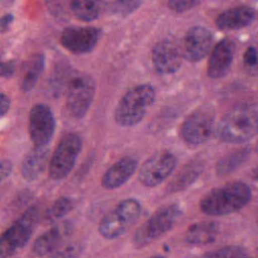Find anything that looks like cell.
Returning a JSON list of instances; mask_svg holds the SVG:
<instances>
[{"instance_id":"8d00e7d4","label":"cell","mask_w":258,"mask_h":258,"mask_svg":"<svg viewBox=\"0 0 258 258\" xmlns=\"http://www.w3.org/2000/svg\"><path fill=\"white\" fill-rule=\"evenodd\" d=\"M257 225H258V217H257Z\"/></svg>"},{"instance_id":"cb8c5ba5","label":"cell","mask_w":258,"mask_h":258,"mask_svg":"<svg viewBox=\"0 0 258 258\" xmlns=\"http://www.w3.org/2000/svg\"><path fill=\"white\" fill-rule=\"evenodd\" d=\"M71 10L73 14L81 21L91 22L99 18L101 7L95 1L76 0L71 2Z\"/></svg>"},{"instance_id":"1f68e13d","label":"cell","mask_w":258,"mask_h":258,"mask_svg":"<svg viewBox=\"0 0 258 258\" xmlns=\"http://www.w3.org/2000/svg\"><path fill=\"white\" fill-rule=\"evenodd\" d=\"M10 105H11L10 98L6 94L0 92V118H2L7 114V112L10 109Z\"/></svg>"},{"instance_id":"d4e9b609","label":"cell","mask_w":258,"mask_h":258,"mask_svg":"<svg viewBox=\"0 0 258 258\" xmlns=\"http://www.w3.org/2000/svg\"><path fill=\"white\" fill-rule=\"evenodd\" d=\"M74 208V200L69 197L58 198L46 211L45 220L47 222H55L67 216Z\"/></svg>"},{"instance_id":"4fadbf2b","label":"cell","mask_w":258,"mask_h":258,"mask_svg":"<svg viewBox=\"0 0 258 258\" xmlns=\"http://www.w3.org/2000/svg\"><path fill=\"white\" fill-rule=\"evenodd\" d=\"M101 34V29L94 26H71L62 30L59 42L67 50L83 54L95 48Z\"/></svg>"},{"instance_id":"30bf717a","label":"cell","mask_w":258,"mask_h":258,"mask_svg":"<svg viewBox=\"0 0 258 258\" xmlns=\"http://www.w3.org/2000/svg\"><path fill=\"white\" fill-rule=\"evenodd\" d=\"M215 115L207 107L199 108L190 113L180 126V136L182 140L192 146L207 142L214 131Z\"/></svg>"},{"instance_id":"836d02e7","label":"cell","mask_w":258,"mask_h":258,"mask_svg":"<svg viewBox=\"0 0 258 258\" xmlns=\"http://www.w3.org/2000/svg\"><path fill=\"white\" fill-rule=\"evenodd\" d=\"M251 176H252V178H253L255 181L258 182V166L255 167V168L252 170Z\"/></svg>"},{"instance_id":"44dd1931","label":"cell","mask_w":258,"mask_h":258,"mask_svg":"<svg viewBox=\"0 0 258 258\" xmlns=\"http://www.w3.org/2000/svg\"><path fill=\"white\" fill-rule=\"evenodd\" d=\"M44 69V56L41 53L32 54L22 66L20 76V88L23 92L32 90Z\"/></svg>"},{"instance_id":"74e56055","label":"cell","mask_w":258,"mask_h":258,"mask_svg":"<svg viewBox=\"0 0 258 258\" xmlns=\"http://www.w3.org/2000/svg\"><path fill=\"white\" fill-rule=\"evenodd\" d=\"M246 258H253V257H248V256H247V257H246Z\"/></svg>"},{"instance_id":"5bb4252c","label":"cell","mask_w":258,"mask_h":258,"mask_svg":"<svg viewBox=\"0 0 258 258\" xmlns=\"http://www.w3.org/2000/svg\"><path fill=\"white\" fill-rule=\"evenodd\" d=\"M151 61L158 74H174L181 67L182 55L180 48L172 40H159L152 47Z\"/></svg>"},{"instance_id":"2e32d148","label":"cell","mask_w":258,"mask_h":258,"mask_svg":"<svg viewBox=\"0 0 258 258\" xmlns=\"http://www.w3.org/2000/svg\"><path fill=\"white\" fill-rule=\"evenodd\" d=\"M72 229L73 227L69 222H62L52 226L35 239L31 251L38 257L51 254L71 235Z\"/></svg>"},{"instance_id":"9a60e30c","label":"cell","mask_w":258,"mask_h":258,"mask_svg":"<svg viewBox=\"0 0 258 258\" xmlns=\"http://www.w3.org/2000/svg\"><path fill=\"white\" fill-rule=\"evenodd\" d=\"M235 54V42L228 37L215 44L210 52L207 66V75L210 79L224 78L231 70Z\"/></svg>"},{"instance_id":"8992f818","label":"cell","mask_w":258,"mask_h":258,"mask_svg":"<svg viewBox=\"0 0 258 258\" xmlns=\"http://www.w3.org/2000/svg\"><path fill=\"white\" fill-rule=\"evenodd\" d=\"M38 221V210L29 208L0 236V258H11L29 241Z\"/></svg>"},{"instance_id":"ba28073f","label":"cell","mask_w":258,"mask_h":258,"mask_svg":"<svg viewBox=\"0 0 258 258\" xmlns=\"http://www.w3.org/2000/svg\"><path fill=\"white\" fill-rule=\"evenodd\" d=\"M82 149V139L77 133L66 134L58 142L48 164L49 176L59 180L69 175L74 168Z\"/></svg>"},{"instance_id":"4316f807","label":"cell","mask_w":258,"mask_h":258,"mask_svg":"<svg viewBox=\"0 0 258 258\" xmlns=\"http://www.w3.org/2000/svg\"><path fill=\"white\" fill-rule=\"evenodd\" d=\"M242 63L245 72L251 76L258 75V43H252L244 50Z\"/></svg>"},{"instance_id":"7402d4cb","label":"cell","mask_w":258,"mask_h":258,"mask_svg":"<svg viewBox=\"0 0 258 258\" xmlns=\"http://www.w3.org/2000/svg\"><path fill=\"white\" fill-rule=\"evenodd\" d=\"M204 164L200 160H191L187 162L182 169L174 176V178L168 183V192H177L185 189L192 184L199 176L202 174Z\"/></svg>"},{"instance_id":"f1b7e54d","label":"cell","mask_w":258,"mask_h":258,"mask_svg":"<svg viewBox=\"0 0 258 258\" xmlns=\"http://www.w3.org/2000/svg\"><path fill=\"white\" fill-rule=\"evenodd\" d=\"M200 4H201L200 1H195V0H187V1H185V0H170L167 2L168 8L175 13L186 12Z\"/></svg>"},{"instance_id":"52a82bcc","label":"cell","mask_w":258,"mask_h":258,"mask_svg":"<svg viewBox=\"0 0 258 258\" xmlns=\"http://www.w3.org/2000/svg\"><path fill=\"white\" fill-rule=\"evenodd\" d=\"M96 94L95 80L88 74L74 75L68 83L66 105L69 113L77 119L89 111Z\"/></svg>"},{"instance_id":"8fae6325","label":"cell","mask_w":258,"mask_h":258,"mask_svg":"<svg viewBox=\"0 0 258 258\" xmlns=\"http://www.w3.org/2000/svg\"><path fill=\"white\" fill-rule=\"evenodd\" d=\"M55 130V118L45 104L34 105L29 113L28 133L35 147H44L50 142Z\"/></svg>"},{"instance_id":"5b68a950","label":"cell","mask_w":258,"mask_h":258,"mask_svg":"<svg viewBox=\"0 0 258 258\" xmlns=\"http://www.w3.org/2000/svg\"><path fill=\"white\" fill-rule=\"evenodd\" d=\"M181 215L177 204L163 206L156 210L151 217L135 232L133 243L136 247H144L167 233Z\"/></svg>"},{"instance_id":"7c38bea8","label":"cell","mask_w":258,"mask_h":258,"mask_svg":"<svg viewBox=\"0 0 258 258\" xmlns=\"http://www.w3.org/2000/svg\"><path fill=\"white\" fill-rule=\"evenodd\" d=\"M213 33L203 25H194L185 32L182 44V58L190 62H198L204 59L212 50Z\"/></svg>"},{"instance_id":"9c48e42d","label":"cell","mask_w":258,"mask_h":258,"mask_svg":"<svg viewBox=\"0 0 258 258\" xmlns=\"http://www.w3.org/2000/svg\"><path fill=\"white\" fill-rule=\"evenodd\" d=\"M176 165L177 158L172 152L158 151L143 162L138 172V180L144 186L155 187L171 175Z\"/></svg>"},{"instance_id":"277c9868","label":"cell","mask_w":258,"mask_h":258,"mask_svg":"<svg viewBox=\"0 0 258 258\" xmlns=\"http://www.w3.org/2000/svg\"><path fill=\"white\" fill-rule=\"evenodd\" d=\"M141 211V204L138 200L133 198L122 200L101 219L99 233L106 239L120 237L136 223Z\"/></svg>"},{"instance_id":"6da1fadb","label":"cell","mask_w":258,"mask_h":258,"mask_svg":"<svg viewBox=\"0 0 258 258\" xmlns=\"http://www.w3.org/2000/svg\"><path fill=\"white\" fill-rule=\"evenodd\" d=\"M258 134V110L250 104H239L228 110L217 126V137L230 144H243Z\"/></svg>"},{"instance_id":"e0dca14e","label":"cell","mask_w":258,"mask_h":258,"mask_svg":"<svg viewBox=\"0 0 258 258\" xmlns=\"http://www.w3.org/2000/svg\"><path fill=\"white\" fill-rule=\"evenodd\" d=\"M138 160L130 155L123 156L113 163L102 176V186L106 189H116L125 184L135 173Z\"/></svg>"},{"instance_id":"d6a6232c","label":"cell","mask_w":258,"mask_h":258,"mask_svg":"<svg viewBox=\"0 0 258 258\" xmlns=\"http://www.w3.org/2000/svg\"><path fill=\"white\" fill-rule=\"evenodd\" d=\"M13 20H14V17H13L12 14L3 15L0 19V28H1V30L6 31L9 28L10 24L13 22Z\"/></svg>"},{"instance_id":"484cf974","label":"cell","mask_w":258,"mask_h":258,"mask_svg":"<svg viewBox=\"0 0 258 258\" xmlns=\"http://www.w3.org/2000/svg\"><path fill=\"white\" fill-rule=\"evenodd\" d=\"M247 252L241 246L229 245L204 253L201 258H246Z\"/></svg>"},{"instance_id":"4dcf8cb0","label":"cell","mask_w":258,"mask_h":258,"mask_svg":"<svg viewBox=\"0 0 258 258\" xmlns=\"http://www.w3.org/2000/svg\"><path fill=\"white\" fill-rule=\"evenodd\" d=\"M12 171V163L7 159H0V182L7 178Z\"/></svg>"},{"instance_id":"83f0119b","label":"cell","mask_w":258,"mask_h":258,"mask_svg":"<svg viewBox=\"0 0 258 258\" xmlns=\"http://www.w3.org/2000/svg\"><path fill=\"white\" fill-rule=\"evenodd\" d=\"M142 4L140 1L134 0H126V1H114L104 3L106 5L107 10L112 14H117L121 16H126L133 13L139 6Z\"/></svg>"},{"instance_id":"ffe728a7","label":"cell","mask_w":258,"mask_h":258,"mask_svg":"<svg viewBox=\"0 0 258 258\" xmlns=\"http://www.w3.org/2000/svg\"><path fill=\"white\" fill-rule=\"evenodd\" d=\"M219 225L214 221H202L190 225L185 232V241L191 245H207L216 240Z\"/></svg>"},{"instance_id":"603a6c76","label":"cell","mask_w":258,"mask_h":258,"mask_svg":"<svg viewBox=\"0 0 258 258\" xmlns=\"http://www.w3.org/2000/svg\"><path fill=\"white\" fill-rule=\"evenodd\" d=\"M249 155V147H243L228 153L218 161L216 166L217 174L219 176H225L234 172L248 159Z\"/></svg>"},{"instance_id":"3957f363","label":"cell","mask_w":258,"mask_h":258,"mask_svg":"<svg viewBox=\"0 0 258 258\" xmlns=\"http://www.w3.org/2000/svg\"><path fill=\"white\" fill-rule=\"evenodd\" d=\"M155 99L156 91L151 84H139L128 89L115 108V122L125 128L136 126L143 120Z\"/></svg>"},{"instance_id":"d590c367","label":"cell","mask_w":258,"mask_h":258,"mask_svg":"<svg viewBox=\"0 0 258 258\" xmlns=\"http://www.w3.org/2000/svg\"><path fill=\"white\" fill-rule=\"evenodd\" d=\"M150 258H163L162 256H152V257H150Z\"/></svg>"},{"instance_id":"ac0fdd59","label":"cell","mask_w":258,"mask_h":258,"mask_svg":"<svg viewBox=\"0 0 258 258\" xmlns=\"http://www.w3.org/2000/svg\"><path fill=\"white\" fill-rule=\"evenodd\" d=\"M255 10L248 5H237L223 10L216 17L218 29L231 31L249 26L255 19Z\"/></svg>"},{"instance_id":"f546056e","label":"cell","mask_w":258,"mask_h":258,"mask_svg":"<svg viewBox=\"0 0 258 258\" xmlns=\"http://www.w3.org/2000/svg\"><path fill=\"white\" fill-rule=\"evenodd\" d=\"M80 251L81 247L78 244H70L67 247L56 250L48 258H77Z\"/></svg>"},{"instance_id":"7a4b0ae2","label":"cell","mask_w":258,"mask_h":258,"mask_svg":"<svg viewBox=\"0 0 258 258\" xmlns=\"http://www.w3.org/2000/svg\"><path fill=\"white\" fill-rule=\"evenodd\" d=\"M251 198L252 191L247 183L231 181L207 192L200 201V209L208 216H226L243 209Z\"/></svg>"},{"instance_id":"e575fe53","label":"cell","mask_w":258,"mask_h":258,"mask_svg":"<svg viewBox=\"0 0 258 258\" xmlns=\"http://www.w3.org/2000/svg\"><path fill=\"white\" fill-rule=\"evenodd\" d=\"M255 152L258 154V141L256 143V146H255Z\"/></svg>"},{"instance_id":"d6986e66","label":"cell","mask_w":258,"mask_h":258,"mask_svg":"<svg viewBox=\"0 0 258 258\" xmlns=\"http://www.w3.org/2000/svg\"><path fill=\"white\" fill-rule=\"evenodd\" d=\"M49 148L35 147L31 149L24 157L21 164V174L24 179L32 181L43 173L48 165Z\"/></svg>"}]
</instances>
